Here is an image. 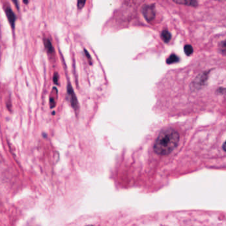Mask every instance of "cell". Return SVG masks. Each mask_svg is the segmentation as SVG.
I'll use <instances>...</instances> for the list:
<instances>
[{
    "mask_svg": "<svg viewBox=\"0 0 226 226\" xmlns=\"http://www.w3.org/2000/svg\"><path fill=\"white\" fill-rule=\"evenodd\" d=\"M86 2L85 1H78V7L79 9H82L84 7V4H85Z\"/></svg>",
    "mask_w": 226,
    "mask_h": 226,
    "instance_id": "12",
    "label": "cell"
},
{
    "mask_svg": "<svg viewBox=\"0 0 226 226\" xmlns=\"http://www.w3.org/2000/svg\"><path fill=\"white\" fill-rule=\"evenodd\" d=\"M68 93L69 96H70V102L72 107H74V109H76V108L78 107V102H77V99H76V95L73 91V89L72 88V87L70 86V84H69L68 86Z\"/></svg>",
    "mask_w": 226,
    "mask_h": 226,
    "instance_id": "4",
    "label": "cell"
},
{
    "mask_svg": "<svg viewBox=\"0 0 226 226\" xmlns=\"http://www.w3.org/2000/svg\"><path fill=\"white\" fill-rule=\"evenodd\" d=\"M57 79H58V75H57L56 74H55V76H54V82L57 84L58 82H57Z\"/></svg>",
    "mask_w": 226,
    "mask_h": 226,
    "instance_id": "13",
    "label": "cell"
},
{
    "mask_svg": "<svg viewBox=\"0 0 226 226\" xmlns=\"http://www.w3.org/2000/svg\"><path fill=\"white\" fill-rule=\"evenodd\" d=\"M160 36H161L162 39L164 41V42H165V43H168L172 38L171 33L167 30H163L161 32V34H160Z\"/></svg>",
    "mask_w": 226,
    "mask_h": 226,
    "instance_id": "7",
    "label": "cell"
},
{
    "mask_svg": "<svg viewBox=\"0 0 226 226\" xmlns=\"http://www.w3.org/2000/svg\"><path fill=\"white\" fill-rule=\"evenodd\" d=\"M221 45H222L221 47V52H222L223 54H225V42L223 41L222 43H221Z\"/></svg>",
    "mask_w": 226,
    "mask_h": 226,
    "instance_id": "11",
    "label": "cell"
},
{
    "mask_svg": "<svg viewBox=\"0 0 226 226\" xmlns=\"http://www.w3.org/2000/svg\"><path fill=\"white\" fill-rule=\"evenodd\" d=\"M180 136L172 128H165L160 132L154 145V151L159 155H167L177 147Z\"/></svg>",
    "mask_w": 226,
    "mask_h": 226,
    "instance_id": "1",
    "label": "cell"
},
{
    "mask_svg": "<svg viewBox=\"0 0 226 226\" xmlns=\"http://www.w3.org/2000/svg\"><path fill=\"white\" fill-rule=\"evenodd\" d=\"M88 226H93V225H88Z\"/></svg>",
    "mask_w": 226,
    "mask_h": 226,
    "instance_id": "15",
    "label": "cell"
},
{
    "mask_svg": "<svg viewBox=\"0 0 226 226\" xmlns=\"http://www.w3.org/2000/svg\"><path fill=\"white\" fill-rule=\"evenodd\" d=\"M178 60H179V58H178V57L177 55H174V54H172L167 59V63L168 64H172V63H177V62H178Z\"/></svg>",
    "mask_w": 226,
    "mask_h": 226,
    "instance_id": "8",
    "label": "cell"
},
{
    "mask_svg": "<svg viewBox=\"0 0 226 226\" xmlns=\"http://www.w3.org/2000/svg\"><path fill=\"white\" fill-rule=\"evenodd\" d=\"M5 13L7 16V18H8L9 22L11 23V24L12 25V26L13 27L15 24V20H16V17H15V15L14 13L13 12V11L11 10L10 8H9V7H7V8L5 9Z\"/></svg>",
    "mask_w": 226,
    "mask_h": 226,
    "instance_id": "6",
    "label": "cell"
},
{
    "mask_svg": "<svg viewBox=\"0 0 226 226\" xmlns=\"http://www.w3.org/2000/svg\"><path fill=\"white\" fill-rule=\"evenodd\" d=\"M223 148H224V150L225 151V143H224V145H223Z\"/></svg>",
    "mask_w": 226,
    "mask_h": 226,
    "instance_id": "14",
    "label": "cell"
},
{
    "mask_svg": "<svg viewBox=\"0 0 226 226\" xmlns=\"http://www.w3.org/2000/svg\"><path fill=\"white\" fill-rule=\"evenodd\" d=\"M143 15L145 20L150 22L155 18L156 10L155 7L153 4L145 5L143 8Z\"/></svg>",
    "mask_w": 226,
    "mask_h": 226,
    "instance_id": "2",
    "label": "cell"
},
{
    "mask_svg": "<svg viewBox=\"0 0 226 226\" xmlns=\"http://www.w3.org/2000/svg\"><path fill=\"white\" fill-rule=\"evenodd\" d=\"M184 49H185V52L186 53V55H188V56L192 55L193 51H194L192 47L190 45H185V48H184Z\"/></svg>",
    "mask_w": 226,
    "mask_h": 226,
    "instance_id": "9",
    "label": "cell"
},
{
    "mask_svg": "<svg viewBox=\"0 0 226 226\" xmlns=\"http://www.w3.org/2000/svg\"><path fill=\"white\" fill-rule=\"evenodd\" d=\"M173 2L177 4L186 5L192 7H196L198 5V2L196 1H192V0H174Z\"/></svg>",
    "mask_w": 226,
    "mask_h": 226,
    "instance_id": "5",
    "label": "cell"
},
{
    "mask_svg": "<svg viewBox=\"0 0 226 226\" xmlns=\"http://www.w3.org/2000/svg\"><path fill=\"white\" fill-rule=\"evenodd\" d=\"M207 78H208V74H201L200 76H199L198 77L194 80V85H193L194 86V88H199L200 87L204 86L206 80H207Z\"/></svg>",
    "mask_w": 226,
    "mask_h": 226,
    "instance_id": "3",
    "label": "cell"
},
{
    "mask_svg": "<svg viewBox=\"0 0 226 226\" xmlns=\"http://www.w3.org/2000/svg\"><path fill=\"white\" fill-rule=\"evenodd\" d=\"M45 47L46 48H47V51L50 52H53V47L52 46V44L51 43V41H50L48 39H47L45 41Z\"/></svg>",
    "mask_w": 226,
    "mask_h": 226,
    "instance_id": "10",
    "label": "cell"
}]
</instances>
